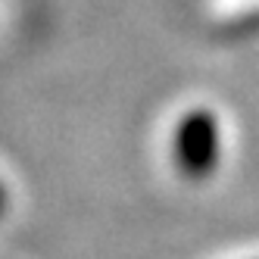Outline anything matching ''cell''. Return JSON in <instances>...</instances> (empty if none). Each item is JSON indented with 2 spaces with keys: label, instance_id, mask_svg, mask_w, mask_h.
<instances>
[{
  "label": "cell",
  "instance_id": "6da1fadb",
  "mask_svg": "<svg viewBox=\"0 0 259 259\" xmlns=\"http://www.w3.org/2000/svg\"><path fill=\"white\" fill-rule=\"evenodd\" d=\"M175 159L188 178H206L219 162V122L209 109H194L178 122Z\"/></svg>",
  "mask_w": 259,
  "mask_h": 259
}]
</instances>
